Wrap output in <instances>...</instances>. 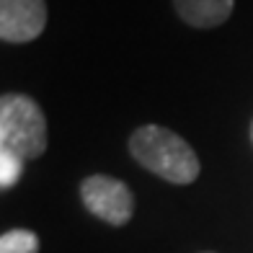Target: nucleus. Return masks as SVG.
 I'll use <instances>...</instances> for the list:
<instances>
[{"mask_svg": "<svg viewBox=\"0 0 253 253\" xmlns=\"http://www.w3.org/2000/svg\"><path fill=\"white\" fill-rule=\"evenodd\" d=\"M129 153L145 170L176 186L194 183L202 173L194 147L181 134L160 124H145L134 129L129 137Z\"/></svg>", "mask_w": 253, "mask_h": 253, "instance_id": "obj_1", "label": "nucleus"}, {"mask_svg": "<svg viewBox=\"0 0 253 253\" xmlns=\"http://www.w3.org/2000/svg\"><path fill=\"white\" fill-rule=\"evenodd\" d=\"M0 150L24 160L47 150V117L31 96L5 93L0 98Z\"/></svg>", "mask_w": 253, "mask_h": 253, "instance_id": "obj_2", "label": "nucleus"}, {"mask_svg": "<svg viewBox=\"0 0 253 253\" xmlns=\"http://www.w3.org/2000/svg\"><path fill=\"white\" fill-rule=\"evenodd\" d=\"M80 199H83L85 210L96 214L98 220L109 222L114 227H122L132 220L134 214V197L124 181L114 176H88L80 183Z\"/></svg>", "mask_w": 253, "mask_h": 253, "instance_id": "obj_3", "label": "nucleus"}, {"mask_svg": "<svg viewBox=\"0 0 253 253\" xmlns=\"http://www.w3.org/2000/svg\"><path fill=\"white\" fill-rule=\"evenodd\" d=\"M47 0H0V39L29 44L47 29Z\"/></svg>", "mask_w": 253, "mask_h": 253, "instance_id": "obj_4", "label": "nucleus"}, {"mask_svg": "<svg viewBox=\"0 0 253 253\" xmlns=\"http://www.w3.org/2000/svg\"><path fill=\"white\" fill-rule=\"evenodd\" d=\"M235 0H173L176 16L191 29H217L233 16Z\"/></svg>", "mask_w": 253, "mask_h": 253, "instance_id": "obj_5", "label": "nucleus"}, {"mask_svg": "<svg viewBox=\"0 0 253 253\" xmlns=\"http://www.w3.org/2000/svg\"><path fill=\"white\" fill-rule=\"evenodd\" d=\"M0 253H39V235L24 227H13L0 238Z\"/></svg>", "mask_w": 253, "mask_h": 253, "instance_id": "obj_6", "label": "nucleus"}, {"mask_svg": "<svg viewBox=\"0 0 253 253\" xmlns=\"http://www.w3.org/2000/svg\"><path fill=\"white\" fill-rule=\"evenodd\" d=\"M24 158L13 155L10 150H0V189L3 191L13 189L18 183V178L24 176Z\"/></svg>", "mask_w": 253, "mask_h": 253, "instance_id": "obj_7", "label": "nucleus"}, {"mask_svg": "<svg viewBox=\"0 0 253 253\" xmlns=\"http://www.w3.org/2000/svg\"><path fill=\"white\" fill-rule=\"evenodd\" d=\"M251 142H253V122H251Z\"/></svg>", "mask_w": 253, "mask_h": 253, "instance_id": "obj_8", "label": "nucleus"}]
</instances>
